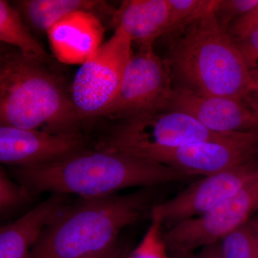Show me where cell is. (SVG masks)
I'll list each match as a JSON object with an SVG mask.
<instances>
[{
	"label": "cell",
	"mask_w": 258,
	"mask_h": 258,
	"mask_svg": "<svg viewBox=\"0 0 258 258\" xmlns=\"http://www.w3.org/2000/svg\"><path fill=\"white\" fill-rule=\"evenodd\" d=\"M12 175L31 195L50 191L76 194L82 198L109 196L132 186L152 187L191 177L157 161L96 148H86L46 165L15 168Z\"/></svg>",
	"instance_id": "cell-1"
},
{
	"label": "cell",
	"mask_w": 258,
	"mask_h": 258,
	"mask_svg": "<svg viewBox=\"0 0 258 258\" xmlns=\"http://www.w3.org/2000/svg\"><path fill=\"white\" fill-rule=\"evenodd\" d=\"M154 200L152 187H146L68 205L44 229L30 258H86L106 252L118 243L124 227L150 216Z\"/></svg>",
	"instance_id": "cell-2"
},
{
	"label": "cell",
	"mask_w": 258,
	"mask_h": 258,
	"mask_svg": "<svg viewBox=\"0 0 258 258\" xmlns=\"http://www.w3.org/2000/svg\"><path fill=\"white\" fill-rule=\"evenodd\" d=\"M168 36L166 62L182 87L242 101L255 91L250 70L228 32L219 25L215 10Z\"/></svg>",
	"instance_id": "cell-3"
},
{
	"label": "cell",
	"mask_w": 258,
	"mask_h": 258,
	"mask_svg": "<svg viewBox=\"0 0 258 258\" xmlns=\"http://www.w3.org/2000/svg\"><path fill=\"white\" fill-rule=\"evenodd\" d=\"M69 91L45 64L17 50L0 56V123L50 133L80 132Z\"/></svg>",
	"instance_id": "cell-4"
},
{
	"label": "cell",
	"mask_w": 258,
	"mask_h": 258,
	"mask_svg": "<svg viewBox=\"0 0 258 258\" xmlns=\"http://www.w3.org/2000/svg\"><path fill=\"white\" fill-rule=\"evenodd\" d=\"M235 134L212 132L183 112L167 110L120 120L98 142L96 149L153 161L158 154L166 151L228 138Z\"/></svg>",
	"instance_id": "cell-5"
},
{
	"label": "cell",
	"mask_w": 258,
	"mask_h": 258,
	"mask_svg": "<svg viewBox=\"0 0 258 258\" xmlns=\"http://www.w3.org/2000/svg\"><path fill=\"white\" fill-rule=\"evenodd\" d=\"M130 37L120 28L81 64L70 88L80 119L97 118L119 90L125 68L133 55Z\"/></svg>",
	"instance_id": "cell-6"
},
{
	"label": "cell",
	"mask_w": 258,
	"mask_h": 258,
	"mask_svg": "<svg viewBox=\"0 0 258 258\" xmlns=\"http://www.w3.org/2000/svg\"><path fill=\"white\" fill-rule=\"evenodd\" d=\"M171 79L167 62L154 47L139 50L127 64L116 96L100 117L120 120L167 111L174 91Z\"/></svg>",
	"instance_id": "cell-7"
},
{
	"label": "cell",
	"mask_w": 258,
	"mask_h": 258,
	"mask_svg": "<svg viewBox=\"0 0 258 258\" xmlns=\"http://www.w3.org/2000/svg\"><path fill=\"white\" fill-rule=\"evenodd\" d=\"M257 212L258 177L206 213L171 226L164 242L169 253L192 252L220 242Z\"/></svg>",
	"instance_id": "cell-8"
},
{
	"label": "cell",
	"mask_w": 258,
	"mask_h": 258,
	"mask_svg": "<svg viewBox=\"0 0 258 258\" xmlns=\"http://www.w3.org/2000/svg\"><path fill=\"white\" fill-rule=\"evenodd\" d=\"M257 177L258 159L204 176L174 198L156 204L151 211V219H158L163 226L170 227L200 216L235 195Z\"/></svg>",
	"instance_id": "cell-9"
},
{
	"label": "cell",
	"mask_w": 258,
	"mask_h": 258,
	"mask_svg": "<svg viewBox=\"0 0 258 258\" xmlns=\"http://www.w3.org/2000/svg\"><path fill=\"white\" fill-rule=\"evenodd\" d=\"M258 159V131L166 151L153 161L189 176H209Z\"/></svg>",
	"instance_id": "cell-10"
},
{
	"label": "cell",
	"mask_w": 258,
	"mask_h": 258,
	"mask_svg": "<svg viewBox=\"0 0 258 258\" xmlns=\"http://www.w3.org/2000/svg\"><path fill=\"white\" fill-rule=\"evenodd\" d=\"M86 148L80 132L50 133L0 125V161L15 168L46 165Z\"/></svg>",
	"instance_id": "cell-11"
},
{
	"label": "cell",
	"mask_w": 258,
	"mask_h": 258,
	"mask_svg": "<svg viewBox=\"0 0 258 258\" xmlns=\"http://www.w3.org/2000/svg\"><path fill=\"white\" fill-rule=\"evenodd\" d=\"M168 110L183 112L217 133L258 131V120L244 101L211 96L189 88H174Z\"/></svg>",
	"instance_id": "cell-12"
},
{
	"label": "cell",
	"mask_w": 258,
	"mask_h": 258,
	"mask_svg": "<svg viewBox=\"0 0 258 258\" xmlns=\"http://www.w3.org/2000/svg\"><path fill=\"white\" fill-rule=\"evenodd\" d=\"M104 27L91 12L80 10L64 17L46 32L54 56L66 64H83L96 52Z\"/></svg>",
	"instance_id": "cell-13"
},
{
	"label": "cell",
	"mask_w": 258,
	"mask_h": 258,
	"mask_svg": "<svg viewBox=\"0 0 258 258\" xmlns=\"http://www.w3.org/2000/svg\"><path fill=\"white\" fill-rule=\"evenodd\" d=\"M69 204L66 195L52 194L16 221L0 229V258H30L44 229Z\"/></svg>",
	"instance_id": "cell-14"
},
{
	"label": "cell",
	"mask_w": 258,
	"mask_h": 258,
	"mask_svg": "<svg viewBox=\"0 0 258 258\" xmlns=\"http://www.w3.org/2000/svg\"><path fill=\"white\" fill-rule=\"evenodd\" d=\"M113 20L139 50L152 48L156 40L168 32L167 0H127L115 12Z\"/></svg>",
	"instance_id": "cell-15"
},
{
	"label": "cell",
	"mask_w": 258,
	"mask_h": 258,
	"mask_svg": "<svg viewBox=\"0 0 258 258\" xmlns=\"http://www.w3.org/2000/svg\"><path fill=\"white\" fill-rule=\"evenodd\" d=\"M18 5L19 11L32 28L44 32L74 12L94 13L95 10L105 8V3L96 0H23Z\"/></svg>",
	"instance_id": "cell-16"
},
{
	"label": "cell",
	"mask_w": 258,
	"mask_h": 258,
	"mask_svg": "<svg viewBox=\"0 0 258 258\" xmlns=\"http://www.w3.org/2000/svg\"><path fill=\"white\" fill-rule=\"evenodd\" d=\"M0 40L31 60L47 63L50 56L32 35L19 10L8 2L0 0Z\"/></svg>",
	"instance_id": "cell-17"
},
{
	"label": "cell",
	"mask_w": 258,
	"mask_h": 258,
	"mask_svg": "<svg viewBox=\"0 0 258 258\" xmlns=\"http://www.w3.org/2000/svg\"><path fill=\"white\" fill-rule=\"evenodd\" d=\"M169 29L166 35L192 25L216 8L217 0H167Z\"/></svg>",
	"instance_id": "cell-18"
},
{
	"label": "cell",
	"mask_w": 258,
	"mask_h": 258,
	"mask_svg": "<svg viewBox=\"0 0 258 258\" xmlns=\"http://www.w3.org/2000/svg\"><path fill=\"white\" fill-rule=\"evenodd\" d=\"M220 244L222 258H256L253 232L249 221L225 236Z\"/></svg>",
	"instance_id": "cell-19"
},
{
	"label": "cell",
	"mask_w": 258,
	"mask_h": 258,
	"mask_svg": "<svg viewBox=\"0 0 258 258\" xmlns=\"http://www.w3.org/2000/svg\"><path fill=\"white\" fill-rule=\"evenodd\" d=\"M162 227L160 220L152 218L143 239L129 252L126 258H170L164 242Z\"/></svg>",
	"instance_id": "cell-20"
},
{
	"label": "cell",
	"mask_w": 258,
	"mask_h": 258,
	"mask_svg": "<svg viewBox=\"0 0 258 258\" xmlns=\"http://www.w3.org/2000/svg\"><path fill=\"white\" fill-rule=\"evenodd\" d=\"M32 195L23 185L15 182L4 168H0V212L1 216L9 215L29 203Z\"/></svg>",
	"instance_id": "cell-21"
},
{
	"label": "cell",
	"mask_w": 258,
	"mask_h": 258,
	"mask_svg": "<svg viewBox=\"0 0 258 258\" xmlns=\"http://www.w3.org/2000/svg\"><path fill=\"white\" fill-rule=\"evenodd\" d=\"M258 5V0H217L215 10L219 25L228 32L231 24L248 14Z\"/></svg>",
	"instance_id": "cell-22"
},
{
	"label": "cell",
	"mask_w": 258,
	"mask_h": 258,
	"mask_svg": "<svg viewBox=\"0 0 258 258\" xmlns=\"http://www.w3.org/2000/svg\"><path fill=\"white\" fill-rule=\"evenodd\" d=\"M256 30H258V5L248 14L231 24L228 34L234 42H237Z\"/></svg>",
	"instance_id": "cell-23"
},
{
	"label": "cell",
	"mask_w": 258,
	"mask_h": 258,
	"mask_svg": "<svg viewBox=\"0 0 258 258\" xmlns=\"http://www.w3.org/2000/svg\"><path fill=\"white\" fill-rule=\"evenodd\" d=\"M248 69H258V30L249 33L242 40L234 42Z\"/></svg>",
	"instance_id": "cell-24"
},
{
	"label": "cell",
	"mask_w": 258,
	"mask_h": 258,
	"mask_svg": "<svg viewBox=\"0 0 258 258\" xmlns=\"http://www.w3.org/2000/svg\"><path fill=\"white\" fill-rule=\"evenodd\" d=\"M195 258H222L220 242L203 247Z\"/></svg>",
	"instance_id": "cell-25"
},
{
	"label": "cell",
	"mask_w": 258,
	"mask_h": 258,
	"mask_svg": "<svg viewBox=\"0 0 258 258\" xmlns=\"http://www.w3.org/2000/svg\"><path fill=\"white\" fill-rule=\"evenodd\" d=\"M244 102L252 112L254 118L258 120V91L251 93Z\"/></svg>",
	"instance_id": "cell-26"
},
{
	"label": "cell",
	"mask_w": 258,
	"mask_h": 258,
	"mask_svg": "<svg viewBox=\"0 0 258 258\" xmlns=\"http://www.w3.org/2000/svg\"><path fill=\"white\" fill-rule=\"evenodd\" d=\"M250 222L252 227V232H253L254 244H255L256 258H258V212L255 216L252 217Z\"/></svg>",
	"instance_id": "cell-27"
},
{
	"label": "cell",
	"mask_w": 258,
	"mask_h": 258,
	"mask_svg": "<svg viewBox=\"0 0 258 258\" xmlns=\"http://www.w3.org/2000/svg\"><path fill=\"white\" fill-rule=\"evenodd\" d=\"M120 244H117L113 248L108 249L106 252H102V253L95 254V255L90 256V257L86 258H114L118 252L119 249Z\"/></svg>",
	"instance_id": "cell-28"
},
{
	"label": "cell",
	"mask_w": 258,
	"mask_h": 258,
	"mask_svg": "<svg viewBox=\"0 0 258 258\" xmlns=\"http://www.w3.org/2000/svg\"><path fill=\"white\" fill-rule=\"evenodd\" d=\"M169 256L170 258H195L192 252H172Z\"/></svg>",
	"instance_id": "cell-29"
},
{
	"label": "cell",
	"mask_w": 258,
	"mask_h": 258,
	"mask_svg": "<svg viewBox=\"0 0 258 258\" xmlns=\"http://www.w3.org/2000/svg\"><path fill=\"white\" fill-rule=\"evenodd\" d=\"M128 252L126 248H125L123 244H120L119 249H118V252L114 258H126L128 256Z\"/></svg>",
	"instance_id": "cell-30"
},
{
	"label": "cell",
	"mask_w": 258,
	"mask_h": 258,
	"mask_svg": "<svg viewBox=\"0 0 258 258\" xmlns=\"http://www.w3.org/2000/svg\"><path fill=\"white\" fill-rule=\"evenodd\" d=\"M251 77L255 86V91H258V69L252 70L250 71Z\"/></svg>",
	"instance_id": "cell-31"
}]
</instances>
